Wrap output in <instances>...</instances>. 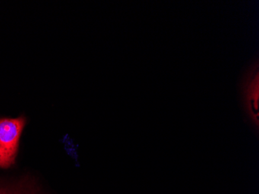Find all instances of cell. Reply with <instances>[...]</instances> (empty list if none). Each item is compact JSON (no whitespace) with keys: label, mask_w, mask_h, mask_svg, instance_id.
<instances>
[{"label":"cell","mask_w":259,"mask_h":194,"mask_svg":"<svg viewBox=\"0 0 259 194\" xmlns=\"http://www.w3.org/2000/svg\"><path fill=\"white\" fill-rule=\"evenodd\" d=\"M26 122L23 117L0 119V168L7 169L15 163Z\"/></svg>","instance_id":"cell-1"},{"label":"cell","mask_w":259,"mask_h":194,"mask_svg":"<svg viewBox=\"0 0 259 194\" xmlns=\"http://www.w3.org/2000/svg\"><path fill=\"white\" fill-rule=\"evenodd\" d=\"M0 194H38L31 181L23 179L12 182H0Z\"/></svg>","instance_id":"cell-2"}]
</instances>
